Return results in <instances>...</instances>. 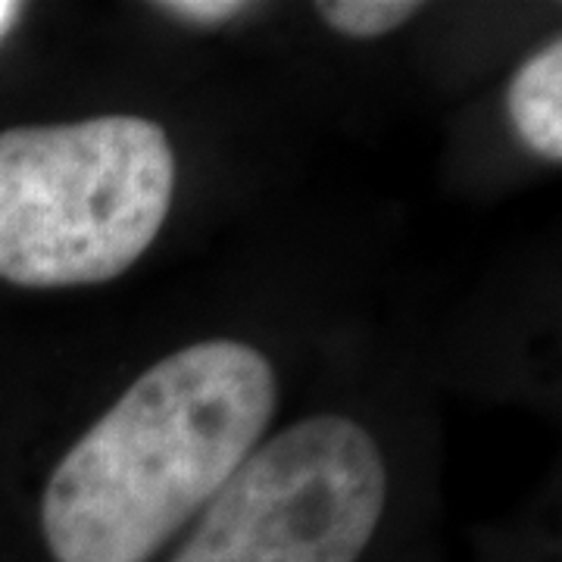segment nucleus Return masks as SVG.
Segmentation results:
<instances>
[{"label": "nucleus", "mask_w": 562, "mask_h": 562, "mask_svg": "<svg viewBox=\"0 0 562 562\" xmlns=\"http://www.w3.org/2000/svg\"><path fill=\"white\" fill-rule=\"evenodd\" d=\"M22 13L20 3H10V0H0V38L7 35V29L16 22V16Z\"/></svg>", "instance_id": "obj_7"}, {"label": "nucleus", "mask_w": 562, "mask_h": 562, "mask_svg": "<svg viewBox=\"0 0 562 562\" xmlns=\"http://www.w3.org/2000/svg\"><path fill=\"white\" fill-rule=\"evenodd\" d=\"M176 198L160 122L94 116L0 132V279L76 288L120 279L157 241Z\"/></svg>", "instance_id": "obj_2"}, {"label": "nucleus", "mask_w": 562, "mask_h": 562, "mask_svg": "<svg viewBox=\"0 0 562 562\" xmlns=\"http://www.w3.org/2000/svg\"><path fill=\"white\" fill-rule=\"evenodd\" d=\"M166 16L191 25H220V22L235 20L247 10L241 0H169V3H154Z\"/></svg>", "instance_id": "obj_6"}, {"label": "nucleus", "mask_w": 562, "mask_h": 562, "mask_svg": "<svg viewBox=\"0 0 562 562\" xmlns=\"http://www.w3.org/2000/svg\"><path fill=\"white\" fill-rule=\"evenodd\" d=\"M384 501L375 438L347 416L319 413L238 465L172 562H357Z\"/></svg>", "instance_id": "obj_3"}, {"label": "nucleus", "mask_w": 562, "mask_h": 562, "mask_svg": "<svg viewBox=\"0 0 562 562\" xmlns=\"http://www.w3.org/2000/svg\"><path fill=\"white\" fill-rule=\"evenodd\" d=\"M276 369L244 341H201L150 366L54 469L41 531L57 562H150L266 435Z\"/></svg>", "instance_id": "obj_1"}, {"label": "nucleus", "mask_w": 562, "mask_h": 562, "mask_svg": "<svg viewBox=\"0 0 562 562\" xmlns=\"http://www.w3.org/2000/svg\"><path fill=\"white\" fill-rule=\"evenodd\" d=\"M413 0H325L316 3V13L335 32L350 38H382L387 32L401 29L419 13Z\"/></svg>", "instance_id": "obj_5"}, {"label": "nucleus", "mask_w": 562, "mask_h": 562, "mask_svg": "<svg viewBox=\"0 0 562 562\" xmlns=\"http://www.w3.org/2000/svg\"><path fill=\"white\" fill-rule=\"evenodd\" d=\"M506 110L525 147L550 162L562 160V41L543 44L516 69Z\"/></svg>", "instance_id": "obj_4"}]
</instances>
